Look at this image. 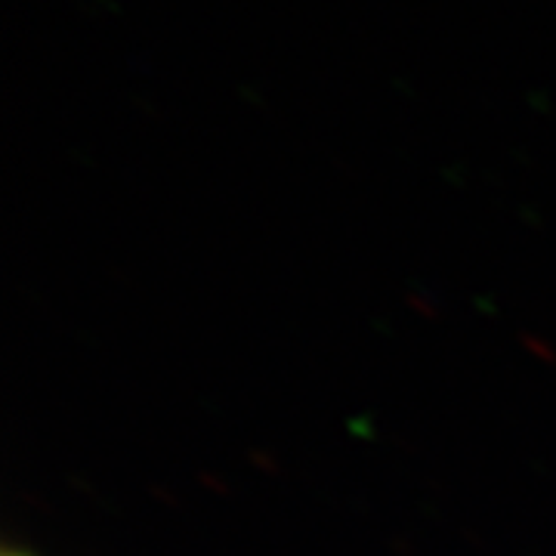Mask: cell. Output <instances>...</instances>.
Listing matches in <instances>:
<instances>
[{"label": "cell", "mask_w": 556, "mask_h": 556, "mask_svg": "<svg viewBox=\"0 0 556 556\" xmlns=\"http://www.w3.org/2000/svg\"><path fill=\"white\" fill-rule=\"evenodd\" d=\"M3 556H31V554H25V551H7Z\"/></svg>", "instance_id": "1"}]
</instances>
